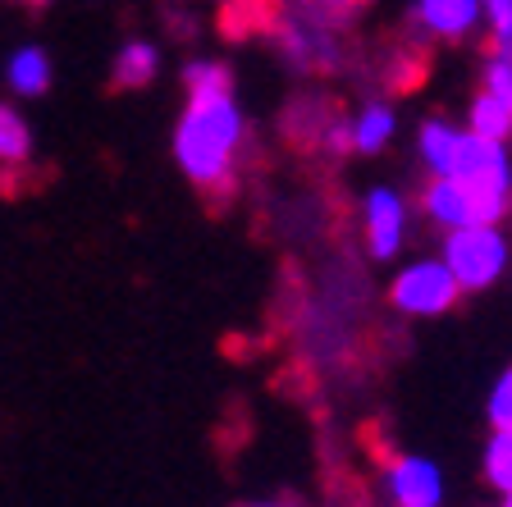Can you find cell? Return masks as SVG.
<instances>
[{
	"mask_svg": "<svg viewBox=\"0 0 512 507\" xmlns=\"http://www.w3.org/2000/svg\"><path fill=\"white\" fill-rule=\"evenodd\" d=\"M188 110L174 128V156L197 188H229L234 160L243 147V110L234 101V74L215 60H197L183 69Z\"/></svg>",
	"mask_w": 512,
	"mask_h": 507,
	"instance_id": "cell-1",
	"label": "cell"
},
{
	"mask_svg": "<svg viewBox=\"0 0 512 507\" xmlns=\"http://www.w3.org/2000/svg\"><path fill=\"white\" fill-rule=\"evenodd\" d=\"M508 197H512V169L485 174V179H448V174H439L426 188L421 206L444 229H467V224H499L508 215Z\"/></svg>",
	"mask_w": 512,
	"mask_h": 507,
	"instance_id": "cell-2",
	"label": "cell"
},
{
	"mask_svg": "<svg viewBox=\"0 0 512 507\" xmlns=\"http://www.w3.org/2000/svg\"><path fill=\"white\" fill-rule=\"evenodd\" d=\"M444 265L462 293H485L508 265V238L499 224H467L448 229L444 238Z\"/></svg>",
	"mask_w": 512,
	"mask_h": 507,
	"instance_id": "cell-3",
	"label": "cell"
},
{
	"mask_svg": "<svg viewBox=\"0 0 512 507\" xmlns=\"http://www.w3.org/2000/svg\"><path fill=\"white\" fill-rule=\"evenodd\" d=\"M389 297H394V307L407 311V316H444V311H453L462 288L453 284L444 261H416L394 279Z\"/></svg>",
	"mask_w": 512,
	"mask_h": 507,
	"instance_id": "cell-4",
	"label": "cell"
},
{
	"mask_svg": "<svg viewBox=\"0 0 512 507\" xmlns=\"http://www.w3.org/2000/svg\"><path fill=\"white\" fill-rule=\"evenodd\" d=\"M403 224H407V206L398 192L375 188L366 197V243H371L375 261H389L403 247Z\"/></svg>",
	"mask_w": 512,
	"mask_h": 507,
	"instance_id": "cell-5",
	"label": "cell"
},
{
	"mask_svg": "<svg viewBox=\"0 0 512 507\" xmlns=\"http://www.w3.org/2000/svg\"><path fill=\"white\" fill-rule=\"evenodd\" d=\"M389 494L398 507H439L444 503V480L439 466L426 457H398L389 466Z\"/></svg>",
	"mask_w": 512,
	"mask_h": 507,
	"instance_id": "cell-6",
	"label": "cell"
},
{
	"mask_svg": "<svg viewBox=\"0 0 512 507\" xmlns=\"http://www.w3.org/2000/svg\"><path fill=\"white\" fill-rule=\"evenodd\" d=\"M421 23H426L435 37L458 42L480 23V0H421Z\"/></svg>",
	"mask_w": 512,
	"mask_h": 507,
	"instance_id": "cell-7",
	"label": "cell"
},
{
	"mask_svg": "<svg viewBox=\"0 0 512 507\" xmlns=\"http://www.w3.org/2000/svg\"><path fill=\"white\" fill-rule=\"evenodd\" d=\"M471 133L490 142H508L512 133V96H499L490 87H480L476 101H471Z\"/></svg>",
	"mask_w": 512,
	"mask_h": 507,
	"instance_id": "cell-8",
	"label": "cell"
},
{
	"mask_svg": "<svg viewBox=\"0 0 512 507\" xmlns=\"http://www.w3.org/2000/svg\"><path fill=\"white\" fill-rule=\"evenodd\" d=\"M10 87L19 96H42L46 87H51V60H46V51H37V46H23V51L10 55Z\"/></svg>",
	"mask_w": 512,
	"mask_h": 507,
	"instance_id": "cell-9",
	"label": "cell"
},
{
	"mask_svg": "<svg viewBox=\"0 0 512 507\" xmlns=\"http://www.w3.org/2000/svg\"><path fill=\"white\" fill-rule=\"evenodd\" d=\"M160 69V55L151 42H128L115 60V83L119 87H147Z\"/></svg>",
	"mask_w": 512,
	"mask_h": 507,
	"instance_id": "cell-10",
	"label": "cell"
},
{
	"mask_svg": "<svg viewBox=\"0 0 512 507\" xmlns=\"http://www.w3.org/2000/svg\"><path fill=\"white\" fill-rule=\"evenodd\" d=\"M394 138V110L389 106H371V110H362L357 115V124H352V147L357 151H380L384 142Z\"/></svg>",
	"mask_w": 512,
	"mask_h": 507,
	"instance_id": "cell-11",
	"label": "cell"
},
{
	"mask_svg": "<svg viewBox=\"0 0 512 507\" xmlns=\"http://www.w3.org/2000/svg\"><path fill=\"white\" fill-rule=\"evenodd\" d=\"M453 147H458V128L439 124V119H430V124L421 128V160L430 165V174H448Z\"/></svg>",
	"mask_w": 512,
	"mask_h": 507,
	"instance_id": "cell-12",
	"label": "cell"
},
{
	"mask_svg": "<svg viewBox=\"0 0 512 507\" xmlns=\"http://www.w3.org/2000/svg\"><path fill=\"white\" fill-rule=\"evenodd\" d=\"M480 471H485V480H490L494 489H503V494L512 489V439H508V430H494L490 434Z\"/></svg>",
	"mask_w": 512,
	"mask_h": 507,
	"instance_id": "cell-13",
	"label": "cell"
},
{
	"mask_svg": "<svg viewBox=\"0 0 512 507\" xmlns=\"http://www.w3.org/2000/svg\"><path fill=\"white\" fill-rule=\"evenodd\" d=\"M28 151H32L28 124L10 106H0V160H28Z\"/></svg>",
	"mask_w": 512,
	"mask_h": 507,
	"instance_id": "cell-14",
	"label": "cell"
},
{
	"mask_svg": "<svg viewBox=\"0 0 512 507\" xmlns=\"http://www.w3.org/2000/svg\"><path fill=\"white\" fill-rule=\"evenodd\" d=\"M485 416H490L494 430H508V425H512V375H499V380H494Z\"/></svg>",
	"mask_w": 512,
	"mask_h": 507,
	"instance_id": "cell-15",
	"label": "cell"
},
{
	"mask_svg": "<svg viewBox=\"0 0 512 507\" xmlns=\"http://www.w3.org/2000/svg\"><path fill=\"white\" fill-rule=\"evenodd\" d=\"M480 10L494 23V51H508V28H512V0H480Z\"/></svg>",
	"mask_w": 512,
	"mask_h": 507,
	"instance_id": "cell-16",
	"label": "cell"
},
{
	"mask_svg": "<svg viewBox=\"0 0 512 507\" xmlns=\"http://www.w3.org/2000/svg\"><path fill=\"white\" fill-rule=\"evenodd\" d=\"M485 87L499 96H512V69H508V51H494V60L485 64Z\"/></svg>",
	"mask_w": 512,
	"mask_h": 507,
	"instance_id": "cell-17",
	"label": "cell"
},
{
	"mask_svg": "<svg viewBox=\"0 0 512 507\" xmlns=\"http://www.w3.org/2000/svg\"><path fill=\"white\" fill-rule=\"evenodd\" d=\"M316 5V14H325V19H348V14H357L366 5V0H311Z\"/></svg>",
	"mask_w": 512,
	"mask_h": 507,
	"instance_id": "cell-18",
	"label": "cell"
},
{
	"mask_svg": "<svg viewBox=\"0 0 512 507\" xmlns=\"http://www.w3.org/2000/svg\"><path fill=\"white\" fill-rule=\"evenodd\" d=\"M256 507H284V503H256Z\"/></svg>",
	"mask_w": 512,
	"mask_h": 507,
	"instance_id": "cell-19",
	"label": "cell"
},
{
	"mask_svg": "<svg viewBox=\"0 0 512 507\" xmlns=\"http://www.w3.org/2000/svg\"><path fill=\"white\" fill-rule=\"evenodd\" d=\"M28 5H46V0H28Z\"/></svg>",
	"mask_w": 512,
	"mask_h": 507,
	"instance_id": "cell-20",
	"label": "cell"
},
{
	"mask_svg": "<svg viewBox=\"0 0 512 507\" xmlns=\"http://www.w3.org/2000/svg\"><path fill=\"white\" fill-rule=\"evenodd\" d=\"M503 507H508V503H503Z\"/></svg>",
	"mask_w": 512,
	"mask_h": 507,
	"instance_id": "cell-21",
	"label": "cell"
}]
</instances>
